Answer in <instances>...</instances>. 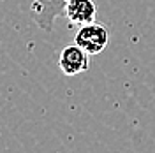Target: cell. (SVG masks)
Returning <instances> with one entry per match:
<instances>
[{"mask_svg":"<svg viewBox=\"0 0 155 153\" xmlns=\"http://www.w3.org/2000/svg\"><path fill=\"white\" fill-rule=\"evenodd\" d=\"M74 42L81 46L88 55H99L106 49L109 42V32L102 23H97V21L85 23L76 32Z\"/></svg>","mask_w":155,"mask_h":153,"instance_id":"cell-1","label":"cell"},{"mask_svg":"<svg viewBox=\"0 0 155 153\" xmlns=\"http://www.w3.org/2000/svg\"><path fill=\"white\" fill-rule=\"evenodd\" d=\"M65 2L67 0H34L32 16L39 28L51 32L57 18L65 14Z\"/></svg>","mask_w":155,"mask_h":153,"instance_id":"cell-2","label":"cell"},{"mask_svg":"<svg viewBox=\"0 0 155 153\" xmlns=\"http://www.w3.org/2000/svg\"><path fill=\"white\" fill-rule=\"evenodd\" d=\"M88 57L90 55L81 46H78L76 42L69 44V46H65V48L62 49V53L58 57V67L69 77L78 76V74L88 70V67H90Z\"/></svg>","mask_w":155,"mask_h":153,"instance_id":"cell-3","label":"cell"},{"mask_svg":"<svg viewBox=\"0 0 155 153\" xmlns=\"http://www.w3.org/2000/svg\"><path fill=\"white\" fill-rule=\"evenodd\" d=\"M65 16L72 25H85L95 21L97 7L94 0H67Z\"/></svg>","mask_w":155,"mask_h":153,"instance_id":"cell-4","label":"cell"}]
</instances>
